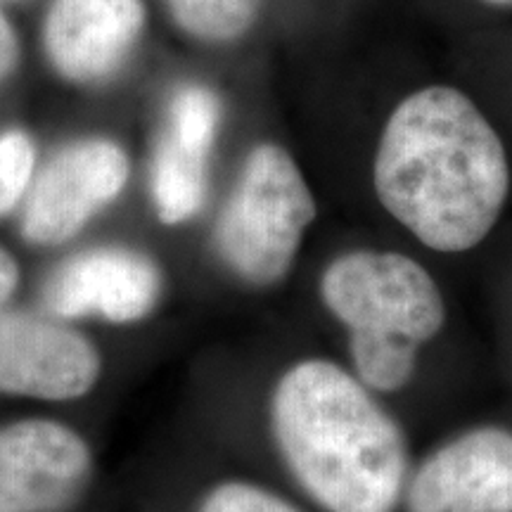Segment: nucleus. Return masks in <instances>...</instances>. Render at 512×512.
<instances>
[{"mask_svg":"<svg viewBox=\"0 0 512 512\" xmlns=\"http://www.w3.org/2000/svg\"><path fill=\"white\" fill-rule=\"evenodd\" d=\"M377 200L422 245L444 254L477 247L510 190L505 147L477 105L448 86L408 95L377 145Z\"/></svg>","mask_w":512,"mask_h":512,"instance_id":"nucleus-1","label":"nucleus"},{"mask_svg":"<svg viewBox=\"0 0 512 512\" xmlns=\"http://www.w3.org/2000/svg\"><path fill=\"white\" fill-rule=\"evenodd\" d=\"M271 432L287 470L328 512H392L406 484L399 422L337 363L304 358L271 394Z\"/></svg>","mask_w":512,"mask_h":512,"instance_id":"nucleus-2","label":"nucleus"},{"mask_svg":"<svg viewBox=\"0 0 512 512\" xmlns=\"http://www.w3.org/2000/svg\"><path fill=\"white\" fill-rule=\"evenodd\" d=\"M320 299L347 325L356 373L375 392H396L415 373L422 344L446 320L439 285L396 252H349L320 275Z\"/></svg>","mask_w":512,"mask_h":512,"instance_id":"nucleus-3","label":"nucleus"},{"mask_svg":"<svg viewBox=\"0 0 512 512\" xmlns=\"http://www.w3.org/2000/svg\"><path fill=\"white\" fill-rule=\"evenodd\" d=\"M316 216L313 192L290 152L261 143L247 155L216 216L211 247L233 278L266 290L290 275Z\"/></svg>","mask_w":512,"mask_h":512,"instance_id":"nucleus-4","label":"nucleus"},{"mask_svg":"<svg viewBox=\"0 0 512 512\" xmlns=\"http://www.w3.org/2000/svg\"><path fill=\"white\" fill-rule=\"evenodd\" d=\"M131 162L117 140L88 136L62 145L38 166L19 207V233L27 245L53 249L86 230L126 190Z\"/></svg>","mask_w":512,"mask_h":512,"instance_id":"nucleus-5","label":"nucleus"},{"mask_svg":"<svg viewBox=\"0 0 512 512\" xmlns=\"http://www.w3.org/2000/svg\"><path fill=\"white\" fill-rule=\"evenodd\" d=\"M102 370L98 344L69 320L0 306V396L81 401L95 392Z\"/></svg>","mask_w":512,"mask_h":512,"instance_id":"nucleus-6","label":"nucleus"},{"mask_svg":"<svg viewBox=\"0 0 512 512\" xmlns=\"http://www.w3.org/2000/svg\"><path fill=\"white\" fill-rule=\"evenodd\" d=\"M164 271L152 254L128 245L81 249L60 261L43 285V304L53 316L138 325L159 309Z\"/></svg>","mask_w":512,"mask_h":512,"instance_id":"nucleus-7","label":"nucleus"},{"mask_svg":"<svg viewBox=\"0 0 512 512\" xmlns=\"http://www.w3.org/2000/svg\"><path fill=\"white\" fill-rule=\"evenodd\" d=\"M93 475L88 439L55 418L0 425V512H62Z\"/></svg>","mask_w":512,"mask_h":512,"instance_id":"nucleus-8","label":"nucleus"},{"mask_svg":"<svg viewBox=\"0 0 512 512\" xmlns=\"http://www.w3.org/2000/svg\"><path fill=\"white\" fill-rule=\"evenodd\" d=\"M219 124L221 100L207 86L183 83L171 93L150 159V200L164 226H183L202 211Z\"/></svg>","mask_w":512,"mask_h":512,"instance_id":"nucleus-9","label":"nucleus"},{"mask_svg":"<svg viewBox=\"0 0 512 512\" xmlns=\"http://www.w3.org/2000/svg\"><path fill=\"white\" fill-rule=\"evenodd\" d=\"M408 512H512V432L477 427L434 451L408 486Z\"/></svg>","mask_w":512,"mask_h":512,"instance_id":"nucleus-10","label":"nucleus"},{"mask_svg":"<svg viewBox=\"0 0 512 512\" xmlns=\"http://www.w3.org/2000/svg\"><path fill=\"white\" fill-rule=\"evenodd\" d=\"M143 27V0H53L43 46L62 79L93 86L124 67Z\"/></svg>","mask_w":512,"mask_h":512,"instance_id":"nucleus-11","label":"nucleus"},{"mask_svg":"<svg viewBox=\"0 0 512 512\" xmlns=\"http://www.w3.org/2000/svg\"><path fill=\"white\" fill-rule=\"evenodd\" d=\"M185 34L209 43L240 38L259 15L261 0H166Z\"/></svg>","mask_w":512,"mask_h":512,"instance_id":"nucleus-12","label":"nucleus"},{"mask_svg":"<svg viewBox=\"0 0 512 512\" xmlns=\"http://www.w3.org/2000/svg\"><path fill=\"white\" fill-rule=\"evenodd\" d=\"M38 169L34 138L24 128L0 131V219L22 207Z\"/></svg>","mask_w":512,"mask_h":512,"instance_id":"nucleus-13","label":"nucleus"},{"mask_svg":"<svg viewBox=\"0 0 512 512\" xmlns=\"http://www.w3.org/2000/svg\"><path fill=\"white\" fill-rule=\"evenodd\" d=\"M200 512H299L285 498L249 482H223L204 496Z\"/></svg>","mask_w":512,"mask_h":512,"instance_id":"nucleus-14","label":"nucleus"},{"mask_svg":"<svg viewBox=\"0 0 512 512\" xmlns=\"http://www.w3.org/2000/svg\"><path fill=\"white\" fill-rule=\"evenodd\" d=\"M22 285V266L8 247L0 245V306H8Z\"/></svg>","mask_w":512,"mask_h":512,"instance_id":"nucleus-15","label":"nucleus"},{"mask_svg":"<svg viewBox=\"0 0 512 512\" xmlns=\"http://www.w3.org/2000/svg\"><path fill=\"white\" fill-rule=\"evenodd\" d=\"M19 64V38L8 22V17L0 12V81L8 79Z\"/></svg>","mask_w":512,"mask_h":512,"instance_id":"nucleus-16","label":"nucleus"},{"mask_svg":"<svg viewBox=\"0 0 512 512\" xmlns=\"http://www.w3.org/2000/svg\"><path fill=\"white\" fill-rule=\"evenodd\" d=\"M484 3L496 5V8H512V0H484Z\"/></svg>","mask_w":512,"mask_h":512,"instance_id":"nucleus-17","label":"nucleus"}]
</instances>
